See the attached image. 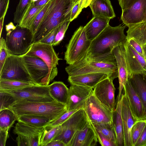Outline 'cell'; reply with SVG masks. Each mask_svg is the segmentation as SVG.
<instances>
[{
    "label": "cell",
    "instance_id": "6da1fadb",
    "mask_svg": "<svg viewBox=\"0 0 146 146\" xmlns=\"http://www.w3.org/2000/svg\"><path fill=\"white\" fill-rule=\"evenodd\" d=\"M65 70L68 76L101 73L107 74L113 80L118 77L117 62L113 53L96 56L87 55L79 61L69 65Z\"/></svg>",
    "mask_w": 146,
    "mask_h": 146
},
{
    "label": "cell",
    "instance_id": "7a4b0ae2",
    "mask_svg": "<svg viewBox=\"0 0 146 146\" xmlns=\"http://www.w3.org/2000/svg\"><path fill=\"white\" fill-rule=\"evenodd\" d=\"M72 0H51L47 11L34 34L33 43L39 41L54 29L70 21Z\"/></svg>",
    "mask_w": 146,
    "mask_h": 146
},
{
    "label": "cell",
    "instance_id": "3957f363",
    "mask_svg": "<svg viewBox=\"0 0 146 146\" xmlns=\"http://www.w3.org/2000/svg\"><path fill=\"white\" fill-rule=\"evenodd\" d=\"M7 109L13 112L17 117L24 115H42L48 118L51 122L67 111L66 104L56 101L31 102L23 100H16Z\"/></svg>",
    "mask_w": 146,
    "mask_h": 146
},
{
    "label": "cell",
    "instance_id": "277c9868",
    "mask_svg": "<svg viewBox=\"0 0 146 146\" xmlns=\"http://www.w3.org/2000/svg\"><path fill=\"white\" fill-rule=\"evenodd\" d=\"M125 27L121 24L112 27L109 24L91 41L87 56H96L112 53L115 48L127 40V36L124 33Z\"/></svg>",
    "mask_w": 146,
    "mask_h": 146
},
{
    "label": "cell",
    "instance_id": "5b68a950",
    "mask_svg": "<svg viewBox=\"0 0 146 146\" xmlns=\"http://www.w3.org/2000/svg\"><path fill=\"white\" fill-rule=\"evenodd\" d=\"M91 41L87 38L84 27L80 26L74 32L66 46L64 59L66 63L72 64L86 57Z\"/></svg>",
    "mask_w": 146,
    "mask_h": 146
},
{
    "label": "cell",
    "instance_id": "8992f818",
    "mask_svg": "<svg viewBox=\"0 0 146 146\" xmlns=\"http://www.w3.org/2000/svg\"><path fill=\"white\" fill-rule=\"evenodd\" d=\"M33 36L30 29L17 24L15 29L6 35V43L9 53L17 55L25 54L33 43Z\"/></svg>",
    "mask_w": 146,
    "mask_h": 146
},
{
    "label": "cell",
    "instance_id": "52a82bcc",
    "mask_svg": "<svg viewBox=\"0 0 146 146\" xmlns=\"http://www.w3.org/2000/svg\"><path fill=\"white\" fill-rule=\"evenodd\" d=\"M20 56L33 82L37 85L48 86L52 80L47 64L37 56L25 54Z\"/></svg>",
    "mask_w": 146,
    "mask_h": 146
},
{
    "label": "cell",
    "instance_id": "ba28073f",
    "mask_svg": "<svg viewBox=\"0 0 146 146\" xmlns=\"http://www.w3.org/2000/svg\"><path fill=\"white\" fill-rule=\"evenodd\" d=\"M1 91L9 93L12 97L14 102L17 100H21L31 102H51L56 101L50 94L48 85H34L17 89Z\"/></svg>",
    "mask_w": 146,
    "mask_h": 146
},
{
    "label": "cell",
    "instance_id": "9c48e42d",
    "mask_svg": "<svg viewBox=\"0 0 146 146\" xmlns=\"http://www.w3.org/2000/svg\"><path fill=\"white\" fill-rule=\"evenodd\" d=\"M0 79L35 84L27 70L21 56L10 53L7 57L0 71Z\"/></svg>",
    "mask_w": 146,
    "mask_h": 146
},
{
    "label": "cell",
    "instance_id": "30bf717a",
    "mask_svg": "<svg viewBox=\"0 0 146 146\" xmlns=\"http://www.w3.org/2000/svg\"><path fill=\"white\" fill-rule=\"evenodd\" d=\"M83 109L92 124L113 123L114 111L101 103L93 92L86 100Z\"/></svg>",
    "mask_w": 146,
    "mask_h": 146
},
{
    "label": "cell",
    "instance_id": "8fae6325",
    "mask_svg": "<svg viewBox=\"0 0 146 146\" xmlns=\"http://www.w3.org/2000/svg\"><path fill=\"white\" fill-rule=\"evenodd\" d=\"M88 121L84 109L78 110L61 125L60 130L54 140H59L67 146L75 133L84 128Z\"/></svg>",
    "mask_w": 146,
    "mask_h": 146
},
{
    "label": "cell",
    "instance_id": "7c38bea8",
    "mask_svg": "<svg viewBox=\"0 0 146 146\" xmlns=\"http://www.w3.org/2000/svg\"><path fill=\"white\" fill-rule=\"evenodd\" d=\"M25 54L37 56L44 61L49 67L52 80L57 75V66L61 59L58 57L52 45L39 42L34 43Z\"/></svg>",
    "mask_w": 146,
    "mask_h": 146
},
{
    "label": "cell",
    "instance_id": "4fadbf2b",
    "mask_svg": "<svg viewBox=\"0 0 146 146\" xmlns=\"http://www.w3.org/2000/svg\"><path fill=\"white\" fill-rule=\"evenodd\" d=\"M44 127H37L18 121L13 130L17 135L16 138L19 146H40V138Z\"/></svg>",
    "mask_w": 146,
    "mask_h": 146
},
{
    "label": "cell",
    "instance_id": "5bb4252c",
    "mask_svg": "<svg viewBox=\"0 0 146 146\" xmlns=\"http://www.w3.org/2000/svg\"><path fill=\"white\" fill-rule=\"evenodd\" d=\"M113 81L108 77L101 81L93 88V93L101 103L114 111L115 89Z\"/></svg>",
    "mask_w": 146,
    "mask_h": 146
},
{
    "label": "cell",
    "instance_id": "9a60e30c",
    "mask_svg": "<svg viewBox=\"0 0 146 146\" xmlns=\"http://www.w3.org/2000/svg\"><path fill=\"white\" fill-rule=\"evenodd\" d=\"M93 90L89 87L71 84L66 104L67 111L83 108L86 100Z\"/></svg>",
    "mask_w": 146,
    "mask_h": 146
},
{
    "label": "cell",
    "instance_id": "2e32d148",
    "mask_svg": "<svg viewBox=\"0 0 146 146\" xmlns=\"http://www.w3.org/2000/svg\"><path fill=\"white\" fill-rule=\"evenodd\" d=\"M146 0H136L131 6L122 10L121 19L125 26L145 22Z\"/></svg>",
    "mask_w": 146,
    "mask_h": 146
},
{
    "label": "cell",
    "instance_id": "e0dca14e",
    "mask_svg": "<svg viewBox=\"0 0 146 146\" xmlns=\"http://www.w3.org/2000/svg\"><path fill=\"white\" fill-rule=\"evenodd\" d=\"M124 46L129 77L133 74H144L146 72V60L129 45L127 40Z\"/></svg>",
    "mask_w": 146,
    "mask_h": 146
},
{
    "label": "cell",
    "instance_id": "ac0fdd59",
    "mask_svg": "<svg viewBox=\"0 0 146 146\" xmlns=\"http://www.w3.org/2000/svg\"><path fill=\"white\" fill-rule=\"evenodd\" d=\"M124 43H121L113 51L117 62L119 83L117 101L119 100L121 97L122 90L128 81L129 76L125 58Z\"/></svg>",
    "mask_w": 146,
    "mask_h": 146
},
{
    "label": "cell",
    "instance_id": "d6986e66",
    "mask_svg": "<svg viewBox=\"0 0 146 146\" xmlns=\"http://www.w3.org/2000/svg\"><path fill=\"white\" fill-rule=\"evenodd\" d=\"M98 140L95 129L89 120L84 128L75 133L67 146H94Z\"/></svg>",
    "mask_w": 146,
    "mask_h": 146
},
{
    "label": "cell",
    "instance_id": "ffe728a7",
    "mask_svg": "<svg viewBox=\"0 0 146 146\" xmlns=\"http://www.w3.org/2000/svg\"><path fill=\"white\" fill-rule=\"evenodd\" d=\"M122 117L124 137V146H132L131 131L136 121L134 119L129 105L127 98L124 93L122 94Z\"/></svg>",
    "mask_w": 146,
    "mask_h": 146
},
{
    "label": "cell",
    "instance_id": "44dd1931",
    "mask_svg": "<svg viewBox=\"0 0 146 146\" xmlns=\"http://www.w3.org/2000/svg\"><path fill=\"white\" fill-rule=\"evenodd\" d=\"M123 90L124 93L127 98L131 110L135 120L136 121L145 119L142 102L128 80L124 86Z\"/></svg>",
    "mask_w": 146,
    "mask_h": 146
},
{
    "label": "cell",
    "instance_id": "7402d4cb",
    "mask_svg": "<svg viewBox=\"0 0 146 146\" xmlns=\"http://www.w3.org/2000/svg\"><path fill=\"white\" fill-rule=\"evenodd\" d=\"M108 77V75L105 73H92L68 76V80L70 84H75L93 89L100 82Z\"/></svg>",
    "mask_w": 146,
    "mask_h": 146
},
{
    "label": "cell",
    "instance_id": "603a6c76",
    "mask_svg": "<svg viewBox=\"0 0 146 146\" xmlns=\"http://www.w3.org/2000/svg\"><path fill=\"white\" fill-rule=\"evenodd\" d=\"M110 19L99 16H94L85 26L87 38L92 41L98 36L109 24Z\"/></svg>",
    "mask_w": 146,
    "mask_h": 146
},
{
    "label": "cell",
    "instance_id": "cb8c5ba5",
    "mask_svg": "<svg viewBox=\"0 0 146 146\" xmlns=\"http://www.w3.org/2000/svg\"><path fill=\"white\" fill-rule=\"evenodd\" d=\"M89 7L94 16L112 19L115 17L110 0H92Z\"/></svg>",
    "mask_w": 146,
    "mask_h": 146
},
{
    "label": "cell",
    "instance_id": "d4e9b609",
    "mask_svg": "<svg viewBox=\"0 0 146 146\" xmlns=\"http://www.w3.org/2000/svg\"><path fill=\"white\" fill-rule=\"evenodd\" d=\"M123 96L121 94L117 101L116 108L113 113V121L115 132L118 146H124V137L122 117Z\"/></svg>",
    "mask_w": 146,
    "mask_h": 146
},
{
    "label": "cell",
    "instance_id": "484cf974",
    "mask_svg": "<svg viewBox=\"0 0 146 146\" xmlns=\"http://www.w3.org/2000/svg\"><path fill=\"white\" fill-rule=\"evenodd\" d=\"M144 74H133L129 76L128 80L140 98L143 104L145 119H146V82Z\"/></svg>",
    "mask_w": 146,
    "mask_h": 146
},
{
    "label": "cell",
    "instance_id": "4316f807",
    "mask_svg": "<svg viewBox=\"0 0 146 146\" xmlns=\"http://www.w3.org/2000/svg\"><path fill=\"white\" fill-rule=\"evenodd\" d=\"M49 92L56 101L66 104L68 102L69 89L61 81H55L48 85Z\"/></svg>",
    "mask_w": 146,
    "mask_h": 146
},
{
    "label": "cell",
    "instance_id": "83f0119b",
    "mask_svg": "<svg viewBox=\"0 0 146 146\" xmlns=\"http://www.w3.org/2000/svg\"><path fill=\"white\" fill-rule=\"evenodd\" d=\"M17 118V121L26 124L37 127H44L51 122L47 117L42 115H24Z\"/></svg>",
    "mask_w": 146,
    "mask_h": 146
},
{
    "label": "cell",
    "instance_id": "f1b7e54d",
    "mask_svg": "<svg viewBox=\"0 0 146 146\" xmlns=\"http://www.w3.org/2000/svg\"><path fill=\"white\" fill-rule=\"evenodd\" d=\"M45 5L37 6L35 5L34 2L32 1L21 21L18 25L20 27L30 29L35 17Z\"/></svg>",
    "mask_w": 146,
    "mask_h": 146
},
{
    "label": "cell",
    "instance_id": "f546056e",
    "mask_svg": "<svg viewBox=\"0 0 146 146\" xmlns=\"http://www.w3.org/2000/svg\"><path fill=\"white\" fill-rule=\"evenodd\" d=\"M61 127V125L54 126L48 125L44 127L40 139V146H46L53 140L59 133Z\"/></svg>",
    "mask_w": 146,
    "mask_h": 146
},
{
    "label": "cell",
    "instance_id": "4dcf8cb0",
    "mask_svg": "<svg viewBox=\"0 0 146 146\" xmlns=\"http://www.w3.org/2000/svg\"><path fill=\"white\" fill-rule=\"evenodd\" d=\"M17 120V116L11 110L6 109L0 111V129H10Z\"/></svg>",
    "mask_w": 146,
    "mask_h": 146
},
{
    "label": "cell",
    "instance_id": "1f68e13d",
    "mask_svg": "<svg viewBox=\"0 0 146 146\" xmlns=\"http://www.w3.org/2000/svg\"><path fill=\"white\" fill-rule=\"evenodd\" d=\"M34 85H36L33 83L0 79V91L17 89Z\"/></svg>",
    "mask_w": 146,
    "mask_h": 146
},
{
    "label": "cell",
    "instance_id": "d6a6232c",
    "mask_svg": "<svg viewBox=\"0 0 146 146\" xmlns=\"http://www.w3.org/2000/svg\"><path fill=\"white\" fill-rule=\"evenodd\" d=\"M92 124L95 129L100 131L103 134L117 145L113 123Z\"/></svg>",
    "mask_w": 146,
    "mask_h": 146
},
{
    "label": "cell",
    "instance_id": "836d02e7",
    "mask_svg": "<svg viewBox=\"0 0 146 146\" xmlns=\"http://www.w3.org/2000/svg\"><path fill=\"white\" fill-rule=\"evenodd\" d=\"M31 2V0H20L14 13V23H19Z\"/></svg>",
    "mask_w": 146,
    "mask_h": 146
},
{
    "label": "cell",
    "instance_id": "e575fe53",
    "mask_svg": "<svg viewBox=\"0 0 146 146\" xmlns=\"http://www.w3.org/2000/svg\"><path fill=\"white\" fill-rule=\"evenodd\" d=\"M146 126V119L136 121L131 129V138L132 146L135 145Z\"/></svg>",
    "mask_w": 146,
    "mask_h": 146
},
{
    "label": "cell",
    "instance_id": "d590c367",
    "mask_svg": "<svg viewBox=\"0 0 146 146\" xmlns=\"http://www.w3.org/2000/svg\"><path fill=\"white\" fill-rule=\"evenodd\" d=\"M51 0L45 4L35 17L30 29L33 35L36 32L42 21L50 3Z\"/></svg>",
    "mask_w": 146,
    "mask_h": 146
},
{
    "label": "cell",
    "instance_id": "8d00e7d4",
    "mask_svg": "<svg viewBox=\"0 0 146 146\" xmlns=\"http://www.w3.org/2000/svg\"><path fill=\"white\" fill-rule=\"evenodd\" d=\"M0 71L1 70L9 54L6 40L3 37L0 40Z\"/></svg>",
    "mask_w": 146,
    "mask_h": 146
},
{
    "label": "cell",
    "instance_id": "74e56055",
    "mask_svg": "<svg viewBox=\"0 0 146 146\" xmlns=\"http://www.w3.org/2000/svg\"><path fill=\"white\" fill-rule=\"evenodd\" d=\"M70 21H67L62 23L56 34L53 46H57L60 44L64 37L65 33L70 22Z\"/></svg>",
    "mask_w": 146,
    "mask_h": 146
},
{
    "label": "cell",
    "instance_id": "f35d334b",
    "mask_svg": "<svg viewBox=\"0 0 146 146\" xmlns=\"http://www.w3.org/2000/svg\"><path fill=\"white\" fill-rule=\"evenodd\" d=\"M61 25V24L54 29L38 42L52 45Z\"/></svg>",
    "mask_w": 146,
    "mask_h": 146
},
{
    "label": "cell",
    "instance_id": "ab89813d",
    "mask_svg": "<svg viewBox=\"0 0 146 146\" xmlns=\"http://www.w3.org/2000/svg\"><path fill=\"white\" fill-rule=\"evenodd\" d=\"M98 140L102 146H117L115 143L103 134L100 131L94 128Z\"/></svg>",
    "mask_w": 146,
    "mask_h": 146
},
{
    "label": "cell",
    "instance_id": "60d3db41",
    "mask_svg": "<svg viewBox=\"0 0 146 146\" xmlns=\"http://www.w3.org/2000/svg\"><path fill=\"white\" fill-rule=\"evenodd\" d=\"M78 110H79L67 111L58 119L51 122L48 125L53 126L61 125Z\"/></svg>",
    "mask_w": 146,
    "mask_h": 146
},
{
    "label": "cell",
    "instance_id": "b9f144b4",
    "mask_svg": "<svg viewBox=\"0 0 146 146\" xmlns=\"http://www.w3.org/2000/svg\"><path fill=\"white\" fill-rule=\"evenodd\" d=\"M129 45L146 60L143 46L133 38L127 40Z\"/></svg>",
    "mask_w": 146,
    "mask_h": 146
},
{
    "label": "cell",
    "instance_id": "7bdbcfd3",
    "mask_svg": "<svg viewBox=\"0 0 146 146\" xmlns=\"http://www.w3.org/2000/svg\"><path fill=\"white\" fill-rule=\"evenodd\" d=\"M9 0H0V18L5 17L9 7Z\"/></svg>",
    "mask_w": 146,
    "mask_h": 146
},
{
    "label": "cell",
    "instance_id": "ee69618b",
    "mask_svg": "<svg viewBox=\"0 0 146 146\" xmlns=\"http://www.w3.org/2000/svg\"><path fill=\"white\" fill-rule=\"evenodd\" d=\"M9 129H0V146H5L6 141L9 137L8 132Z\"/></svg>",
    "mask_w": 146,
    "mask_h": 146
},
{
    "label": "cell",
    "instance_id": "f6af8a7d",
    "mask_svg": "<svg viewBox=\"0 0 146 146\" xmlns=\"http://www.w3.org/2000/svg\"><path fill=\"white\" fill-rule=\"evenodd\" d=\"M135 146H146V126Z\"/></svg>",
    "mask_w": 146,
    "mask_h": 146
},
{
    "label": "cell",
    "instance_id": "bcb514c9",
    "mask_svg": "<svg viewBox=\"0 0 146 146\" xmlns=\"http://www.w3.org/2000/svg\"><path fill=\"white\" fill-rule=\"evenodd\" d=\"M122 11L130 7L136 0H118Z\"/></svg>",
    "mask_w": 146,
    "mask_h": 146
},
{
    "label": "cell",
    "instance_id": "7dc6e473",
    "mask_svg": "<svg viewBox=\"0 0 146 146\" xmlns=\"http://www.w3.org/2000/svg\"><path fill=\"white\" fill-rule=\"evenodd\" d=\"M79 3L78 1L75 4L72 9L70 19V22L76 18L79 15Z\"/></svg>",
    "mask_w": 146,
    "mask_h": 146
},
{
    "label": "cell",
    "instance_id": "c3c4849f",
    "mask_svg": "<svg viewBox=\"0 0 146 146\" xmlns=\"http://www.w3.org/2000/svg\"><path fill=\"white\" fill-rule=\"evenodd\" d=\"M92 1V0H80L79 1V15L80 14L83 8H86L89 6Z\"/></svg>",
    "mask_w": 146,
    "mask_h": 146
},
{
    "label": "cell",
    "instance_id": "681fc988",
    "mask_svg": "<svg viewBox=\"0 0 146 146\" xmlns=\"http://www.w3.org/2000/svg\"><path fill=\"white\" fill-rule=\"evenodd\" d=\"M46 146H66L62 141L58 140H54L48 143Z\"/></svg>",
    "mask_w": 146,
    "mask_h": 146
},
{
    "label": "cell",
    "instance_id": "f907efd6",
    "mask_svg": "<svg viewBox=\"0 0 146 146\" xmlns=\"http://www.w3.org/2000/svg\"><path fill=\"white\" fill-rule=\"evenodd\" d=\"M16 28L12 22H10L5 25V29L7 33H9L14 30Z\"/></svg>",
    "mask_w": 146,
    "mask_h": 146
},
{
    "label": "cell",
    "instance_id": "816d5d0a",
    "mask_svg": "<svg viewBox=\"0 0 146 146\" xmlns=\"http://www.w3.org/2000/svg\"><path fill=\"white\" fill-rule=\"evenodd\" d=\"M51 0H37L36 1L34 2L35 5L37 6H42Z\"/></svg>",
    "mask_w": 146,
    "mask_h": 146
},
{
    "label": "cell",
    "instance_id": "f5cc1de1",
    "mask_svg": "<svg viewBox=\"0 0 146 146\" xmlns=\"http://www.w3.org/2000/svg\"><path fill=\"white\" fill-rule=\"evenodd\" d=\"M5 17L0 18V36H1Z\"/></svg>",
    "mask_w": 146,
    "mask_h": 146
},
{
    "label": "cell",
    "instance_id": "db71d44e",
    "mask_svg": "<svg viewBox=\"0 0 146 146\" xmlns=\"http://www.w3.org/2000/svg\"><path fill=\"white\" fill-rule=\"evenodd\" d=\"M144 53L146 58V44H145L143 46Z\"/></svg>",
    "mask_w": 146,
    "mask_h": 146
},
{
    "label": "cell",
    "instance_id": "11a10c76",
    "mask_svg": "<svg viewBox=\"0 0 146 146\" xmlns=\"http://www.w3.org/2000/svg\"><path fill=\"white\" fill-rule=\"evenodd\" d=\"M80 0H73V1L74 4H76L77 2H78Z\"/></svg>",
    "mask_w": 146,
    "mask_h": 146
},
{
    "label": "cell",
    "instance_id": "9f6ffc18",
    "mask_svg": "<svg viewBox=\"0 0 146 146\" xmlns=\"http://www.w3.org/2000/svg\"><path fill=\"white\" fill-rule=\"evenodd\" d=\"M144 78L146 82V72L143 74Z\"/></svg>",
    "mask_w": 146,
    "mask_h": 146
},
{
    "label": "cell",
    "instance_id": "6f0895ef",
    "mask_svg": "<svg viewBox=\"0 0 146 146\" xmlns=\"http://www.w3.org/2000/svg\"><path fill=\"white\" fill-rule=\"evenodd\" d=\"M145 22L146 21V11L145 14Z\"/></svg>",
    "mask_w": 146,
    "mask_h": 146
},
{
    "label": "cell",
    "instance_id": "680465c9",
    "mask_svg": "<svg viewBox=\"0 0 146 146\" xmlns=\"http://www.w3.org/2000/svg\"><path fill=\"white\" fill-rule=\"evenodd\" d=\"M37 0H31V1L33 2H35Z\"/></svg>",
    "mask_w": 146,
    "mask_h": 146
},
{
    "label": "cell",
    "instance_id": "91938a15",
    "mask_svg": "<svg viewBox=\"0 0 146 146\" xmlns=\"http://www.w3.org/2000/svg\"><path fill=\"white\" fill-rule=\"evenodd\" d=\"M145 22L146 25V21H145Z\"/></svg>",
    "mask_w": 146,
    "mask_h": 146
},
{
    "label": "cell",
    "instance_id": "94428289",
    "mask_svg": "<svg viewBox=\"0 0 146 146\" xmlns=\"http://www.w3.org/2000/svg\"><path fill=\"white\" fill-rule=\"evenodd\" d=\"M145 44H146V43H145Z\"/></svg>",
    "mask_w": 146,
    "mask_h": 146
},
{
    "label": "cell",
    "instance_id": "6125c7cd",
    "mask_svg": "<svg viewBox=\"0 0 146 146\" xmlns=\"http://www.w3.org/2000/svg\"><path fill=\"white\" fill-rule=\"evenodd\" d=\"M72 1H73V0H72Z\"/></svg>",
    "mask_w": 146,
    "mask_h": 146
}]
</instances>
